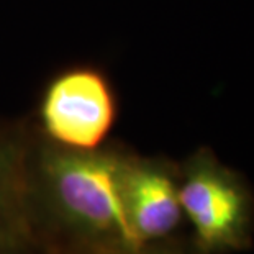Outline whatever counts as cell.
I'll return each instance as SVG.
<instances>
[{
    "mask_svg": "<svg viewBox=\"0 0 254 254\" xmlns=\"http://www.w3.org/2000/svg\"><path fill=\"white\" fill-rule=\"evenodd\" d=\"M0 254H43L33 245H0Z\"/></svg>",
    "mask_w": 254,
    "mask_h": 254,
    "instance_id": "52a82bcc",
    "label": "cell"
},
{
    "mask_svg": "<svg viewBox=\"0 0 254 254\" xmlns=\"http://www.w3.org/2000/svg\"><path fill=\"white\" fill-rule=\"evenodd\" d=\"M123 195L138 245L181 238L186 218L179 198V163L129 149L123 171Z\"/></svg>",
    "mask_w": 254,
    "mask_h": 254,
    "instance_id": "277c9868",
    "label": "cell"
},
{
    "mask_svg": "<svg viewBox=\"0 0 254 254\" xmlns=\"http://www.w3.org/2000/svg\"><path fill=\"white\" fill-rule=\"evenodd\" d=\"M128 153L117 141L92 151L61 148L33 128L26 217L31 243L43 254H122L141 246L123 195Z\"/></svg>",
    "mask_w": 254,
    "mask_h": 254,
    "instance_id": "6da1fadb",
    "label": "cell"
},
{
    "mask_svg": "<svg viewBox=\"0 0 254 254\" xmlns=\"http://www.w3.org/2000/svg\"><path fill=\"white\" fill-rule=\"evenodd\" d=\"M122 254H193V251L190 243H189V236L184 235L181 238H176V240L138 246Z\"/></svg>",
    "mask_w": 254,
    "mask_h": 254,
    "instance_id": "8992f818",
    "label": "cell"
},
{
    "mask_svg": "<svg viewBox=\"0 0 254 254\" xmlns=\"http://www.w3.org/2000/svg\"><path fill=\"white\" fill-rule=\"evenodd\" d=\"M31 139L30 118H0V245H33L26 217Z\"/></svg>",
    "mask_w": 254,
    "mask_h": 254,
    "instance_id": "5b68a950",
    "label": "cell"
},
{
    "mask_svg": "<svg viewBox=\"0 0 254 254\" xmlns=\"http://www.w3.org/2000/svg\"><path fill=\"white\" fill-rule=\"evenodd\" d=\"M179 198L193 254H236L253 248L251 187L210 148H198L179 163Z\"/></svg>",
    "mask_w": 254,
    "mask_h": 254,
    "instance_id": "7a4b0ae2",
    "label": "cell"
},
{
    "mask_svg": "<svg viewBox=\"0 0 254 254\" xmlns=\"http://www.w3.org/2000/svg\"><path fill=\"white\" fill-rule=\"evenodd\" d=\"M120 104L109 74L94 64H72L45 84L31 125L46 141L92 151L110 141Z\"/></svg>",
    "mask_w": 254,
    "mask_h": 254,
    "instance_id": "3957f363",
    "label": "cell"
}]
</instances>
